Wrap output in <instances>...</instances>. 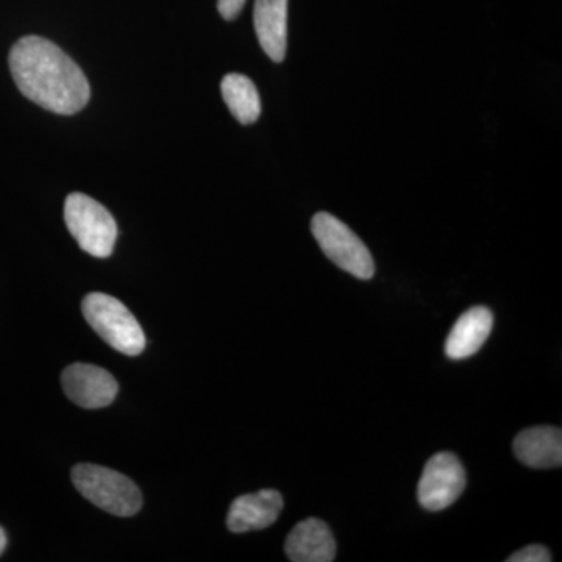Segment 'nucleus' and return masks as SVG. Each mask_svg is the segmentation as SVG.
Returning a JSON list of instances; mask_svg holds the SVG:
<instances>
[{
	"label": "nucleus",
	"instance_id": "obj_1",
	"mask_svg": "<svg viewBox=\"0 0 562 562\" xmlns=\"http://www.w3.org/2000/svg\"><path fill=\"white\" fill-rule=\"evenodd\" d=\"M9 65L22 94L41 109L70 116L90 102L83 70L49 40L24 36L11 47Z\"/></svg>",
	"mask_w": 562,
	"mask_h": 562
},
{
	"label": "nucleus",
	"instance_id": "obj_2",
	"mask_svg": "<svg viewBox=\"0 0 562 562\" xmlns=\"http://www.w3.org/2000/svg\"><path fill=\"white\" fill-rule=\"evenodd\" d=\"M81 312L92 330L114 350L136 357L146 349V336L131 310L103 292H91L81 302Z\"/></svg>",
	"mask_w": 562,
	"mask_h": 562
},
{
	"label": "nucleus",
	"instance_id": "obj_3",
	"mask_svg": "<svg viewBox=\"0 0 562 562\" xmlns=\"http://www.w3.org/2000/svg\"><path fill=\"white\" fill-rule=\"evenodd\" d=\"M70 479L87 501L114 516H135L143 505L138 486L113 469L98 464H79L72 469Z\"/></svg>",
	"mask_w": 562,
	"mask_h": 562
},
{
	"label": "nucleus",
	"instance_id": "obj_4",
	"mask_svg": "<svg viewBox=\"0 0 562 562\" xmlns=\"http://www.w3.org/2000/svg\"><path fill=\"white\" fill-rule=\"evenodd\" d=\"M65 222L80 249L95 258H109L117 239L113 214L90 195L72 192L66 198Z\"/></svg>",
	"mask_w": 562,
	"mask_h": 562
},
{
	"label": "nucleus",
	"instance_id": "obj_5",
	"mask_svg": "<svg viewBox=\"0 0 562 562\" xmlns=\"http://www.w3.org/2000/svg\"><path fill=\"white\" fill-rule=\"evenodd\" d=\"M312 232L328 260L342 271L360 280L375 276V261L357 233L330 213H317L312 221Z\"/></svg>",
	"mask_w": 562,
	"mask_h": 562
},
{
	"label": "nucleus",
	"instance_id": "obj_6",
	"mask_svg": "<svg viewBox=\"0 0 562 562\" xmlns=\"http://www.w3.org/2000/svg\"><path fill=\"white\" fill-rule=\"evenodd\" d=\"M464 465L457 454L436 453L425 464L417 484V501L427 512H442L452 506L465 490Z\"/></svg>",
	"mask_w": 562,
	"mask_h": 562
},
{
	"label": "nucleus",
	"instance_id": "obj_7",
	"mask_svg": "<svg viewBox=\"0 0 562 562\" xmlns=\"http://www.w3.org/2000/svg\"><path fill=\"white\" fill-rule=\"evenodd\" d=\"M63 390L70 401L81 408H105L116 398L117 382L105 369L77 362L65 369L61 375Z\"/></svg>",
	"mask_w": 562,
	"mask_h": 562
},
{
	"label": "nucleus",
	"instance_id": "obj_8",
	"mask_svg": "<svg viewBox=\"0 0 562 562\" xmlns=\"http://www.w3.org/2000/svg\"><path fill=\"white\" fill-rule=\"evenodd\" d=\"M283 512V497L279 491L262 490L241 495L228 509L227 527L232 532L265 530L277 522Z\"/></svg>",
	"mask_w": 562,
	"mask_h": 562
},
{
	"label": "nucleus",
	"instance_id": "obj_9",
	"mask_svg": "<svg viewBox=\"0 0 562 562\" xmlns=\"http://www.w3.org/2000/svg\"><path fill=\"white\" fill-rule=\"evenodd\" d=\"M284 552L294 562L335 561L336 542L330 527L314 517L302 520L288 536Z\"/></svg>",
	"mask_w": 562,
	"mask_h": 562
},
{
	"label": "nucleus",
	"instance_id": "obj_10",
	"mask_svg": "<svg viewBox=\"0 0 562 562\" xmlns=\"http://www.w3.org/2000/svg\"><path fill=\"white\" fill-rule=\"evenodd\" d=\"M513 449L517 460L528 468H560L562 464L561 428L549 427V425L527 428L516 436Z\"/></svg>",
	"mask_w": 562,
	"mask_h": 562
},
{
	"label": "nucleus",
	"instance_id": "obj_11",
	"mask_svg": "<svg viewBox=\"0 0 562 562\" xmlns=\"http://www.w3.org/2000/svg\"><path fill=\"white\" fill-rule=\"evenodd\" d=\"M254 24L265 54L272 61H283L288 49V0H255Z\"/></svg>",
	"mask_w": 562,
	"mask_h": 562
},
{
	"label": "nucleus",
	"instance_id": "obj_12",
	"mask_svg": "<svg viewBox=\"0 0 562 562\" xmlns=\"http://www.w3.org/2000/svg\"><path fill=\"white\" fill-rule=\"evenodd\" d=\"M494 327V314L486 306H473L468 310L452 331L447 336L446 355L450 360H464L482 349Z\"/></svg>",
	"mask_w": 562,
	"mask_h": 562
},
{
	"label": "nucleus",
	"instance_id": "obj_13",
	"mask_svg": "<svg viewBox=\"0 0 562 562\" xmlns=\"http://www.w3.org/2000/svg\"><path fill=\"white\" fill-rule=\"evenodd\" d=\"M222 98L227 103L236 121L250 125L261 114L260 94L249 77L243 74H228L221 83Z\"/></svg>",
	"mask_w": 562,
	"mask_h": 562
},
{
	"label": "nucleus",
	"instance_id": "obj_14",
	"mask_svg": "<svg viewBox=\"0 0 562 562\" xmlns=\"http://www.w3.org/2000/svg\"><path fill=\"white\" fill-rule=\"evenodd\" d=\"M552 561V554L549 549L539 543H531V546L525 547L519 552L513 553L508 558V562H550Z\"/></svg>",
	"mask_w": 562,
	"mask_h": 562
},
{
	"label": "nucleus",
	"instance_id": "obj_15",
	"mask_svg": "<svg viewBox=\"0 0 562 562\" xmlns=\"http://www.w3.org/2000/svg\"><path fill=\"white\" fill-rule=\"evenodd\" d=\"M247 0H217V10L225 21H233L239 16Z\"/></svg>",
	"mask_w": 562,
	"mask_h": 562
},
{
	"label": "nucleus",
	"instance_id": "obj_16",
	"mask_svg": "<svg viewBox=\"0 0 562 562\" xmlns=\"http://www.w3.org/2000/svg\"><path fill=\"white\" fill-rule=\"evenodd\" d=\"M7 547V535L5 531L0 528V554L3 553V550H5Z\"/></svg>",
	"mask_w": 562,
	"mask_h": 562
}]
</instances>
